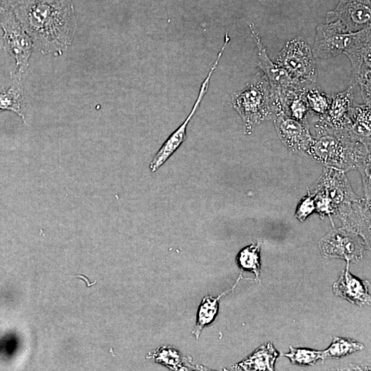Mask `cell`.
<instances>
[{"instance_id":"1","label":"cell","mask_w":371,"mask_h":371,"mask_svg":"<svg viewBox=\"0 0 371 371\" xmlns=\"http://www.w3.org/2000/svg\"><path fill=\"white\" fill-rule=\"evenodd\" d=\"M33 45L42 52H56L70 44L76 29L69 0H20L12 8Z\"/></svg>"},{"instance_id":"2","label":"cell","mask_w":371,"mask_h":371,"mask_svg":"<svg viewBox=\"0 0 371 371\" xmlns=\"http://www.w3.org/2000/svg\"><path fill=\"white\" fill-rule=\"evenodd\" d=\"M231 100L243 119L247 135L256 126L283 113L279 98L263 73H257L244 89L233 93Z\"/></svg>"},{"instance_id":"3","label":"cell","mask_w":371,"mask_h":371,"mask_svg":"<svg viewBox=\"0 0 371 371\" xmlns=\"http://www.w3.org/2000/svg\"><path fill=\"white\" fill-rule=\"evenodd\" d=\"M276 63L301 87L308 89L317 81L315 57L310 45L302 37L287 41L278 55Z\"/></svg>"},{"instance_id":"4","label":"cell","mask_w":371,"mask_h":371,"mask_svg":"<svg viewBox=\"0 0 371 371\" xmlns=\"http://www.w3.org/2000/svg\"><path fill=\"white\" fill-rule=\"evenodd\" d=\"M352 66V84H358L365 102H370L371 93V30L370 27L355 33L354 38L344 52Z\"/></svg>"},{"instance_id":"5","label":"cell","mask_w":371,"mask_h":371,"mask_svg":"<svg viewBox=\"0 0 371 371\" xmlns=\"http://www.w3.org/2000/svg\"><path fill=\"white\" fill-rule=\"evenodd\" d=\"M0 25L3 30L5 48L16 60L15 78L20 79L28 65L33 43L21 27L12 9H7L3 12Z\"/></svg>"},{"instance_id":"6","label":"cell","mask_w":371,"mask_h":371,"mask_svg":"<svg viewBox=\"0 0 371 371\" xmlns=\"http://www.w3.org/2000/svg\"><path fill=\"white\" fill-rule=\"evenodd\" d=\"M326 23H332L344 33L371 27L370 0H339L337 7L327 12Z\"/></svg>"},{"instance_id":"7","label":"cell","mask_w":371,"mask_h":371,"mask_svg":"<svg viewBox=\"0 0 371 371\" xmlns=\"http://www.w3.org/2000/svg\"><path fill=\"white\" fill-rule=\"evenodd\" d=\"M225 48L226 45L223 44L216 56L214 63L212 65L207 77L201 84L197 99L188 116L164 142L159 150L157 152L153 159L150 161L149 168L152 172L157 170L171 157V155L178 149V148L186 139V129L188 123L193 117L194 113L196 111L205 94L208 90L211 76L216 69Z\"/></svg>"},{"instance_id":"8","label":"cell","mask_w":371,"mask_h":371,"mask_svg":"<svg viewBox=\"0 0 371 371\" xmlns=\"http://www.w3.org/2000/svg\"><path fill=\"white\" fill-rule=\"evenodd\" d=\"M249 29L257 49L256 65L267 78L273 91L280 100L286 91L292 87L301 86L295 83L284 69L269 58L260 34L254 23L249 24Z\"/></svg>"},{"instance_id":"9","label":"cell","mask_w":371,"mask_h":371,"mask_svg":"<svg viewBox=\"0 0 371 371\" xmlns=\"http://www.w3.org/2000/svg\"><path fill=\"white\" fill-rule=\"evenodd\" d=\"M355 32L344 33L332 23H319L317 26L312 52L315 58H331L346 50Z\"/></svg>"},{"instance_id":"10","label":"cell","mask_w":371,"mask_h":371,"mask_svg":"<svg viewBox=\"0 0 371 371\" xmlns=\"http://www.w3.org/2000/svg\"><path fill=\"white\" fill-rule=\"evenodd\" d=\"M274 126L281 140L293 151H304L313 144L306 121H298L281 113L276 116Z\"/></svg>"},{"instance_id":"11","label":"cell","mask_w":371,"mask_h":371,"mask_svg":"<svg viewBox=\"0 0 371 371\" xmlns=\"http://www.w3.org/2000/svg\"><path fill=\"white\" fill-rule=\"evenodd\" d=\"M355 85L332 96L328 111L321 119L322 122L336 129H348L350 124V115L353 103Z\"/></svg>"},{"instance_id":"12","label":"cell","mask_w":371,"mask_h":371,"mask_svg":"<svg viewBox=\"0 0 371 371\" xmlns=\"http://www.w3.org/2000/svg\"><path fill=\"white\" fill-rule=\"evenodd\" d=\"M348 269V267L334 284L335 294L359 306L370 304L369 282L353 276Z\"/></svg>"},{"instance_id":"13","label":"cell","mask_w":371,"mask_h":371,"mask_svg":"<svg viewBox=\"0 0 371 371\" xmlns=\"http://www.w3.org/2000/svg\"><path fill=\"white\" fill-rule=\"evenodd\" d=\"M321 247L325 255L347 260L357 258L362 251V244L357 237L342 232L329 234L322 241Z\"/></svg>"},{"instance_id":"14","label":"cell","mask_w":371,"mask_h":371,"mask_svg":"<svg viewBox=\"0 0 371 371\" xmlns=\"http://www.w3.org/2000/svg\"><path fill=\"white\" fill-rule=\"evenodd\" d=\"M278 353L271 343L260 346L245 359L232 367L235 370H273Z\"/></svg>"},{"instance_id":"15","label":"cell","mask_w":371,"mask_h":371,"mask_svg":"<svg viewBox=\"0 0 371 371\" xmlns=\"http://www.w3.org/2000/svg\"><path fill=\"white\" fill-rule=\"evenodd\" d=\"M147 357L153 359L155 362L166 366L171 370H190L197 368L190 363V359L168 346H161L150 352Z\"/></svg>"},{"instance_id":"16","label":"cell","mask_w":371,"mask_h":371,"mask_svg":"<svg viewBox=\"0 0 371 371\" xmlns=\"http://www.w3.org/2000/svg\"><path fill=\"white\" fill-rule=\"evenodd\" d=\"M233 289L230 290H233ZM230 290L223 292L217 297L206 295L203 298L199 306L196 324L192 331V334L196 339L199 337L202 330L214 320L218 311L219 300Z\"/></svg>"},{"instance_id":"17","label":"cell","mask_w":371,"mask_h":371,"mask_svg":"<svg viewBox=\"0 0 371 371\" xmlns=\"http://www.w3.org/2000/svg\"><path fill=\"white\" fill-rule=\"evenodd\" d=\"M5 110L16 113L25 123L26 108L20 79L15 80L9 89L0 91V112Z\"/></svg>"},{"instance_id":"18","label":"cell","mask_w":371,"mask_h":371,"mask_svg":"<svg viewBox=\"0 0 371 371\" xmlns=\"http://www.w3.org/2000/svg\"><path fill=\"white\" fill-rule=\"evenodd\" d=\"M347 130L360 137H370V102L352 106L350 124Z\"/></svg>"},{"instance_id":"19","label":"cell","mask_w":371,"mask_h":371,"mask_svg":"<svg viewBox=\"0 0 371 371\" xmlns=\"http://www.w3.org/2000/svg\"><path fill=\"white\" fill-rule=\"evenodd\" d=\"M260 244L254 243L241 249L236 256L238 266L242 270L253 272L256 278L260 269Z\"/></svg>"},{"instance_id":"20","label":"cell","mask_w":371,"mask_h":371,"mask_svg":"<svg viewBox=\"0 0 371 371\" xmlns=\"http://www.w3.org/2000/svg\"><path fill=\"white\" fill-rule=\"evenodd\" d=\"M363 346L349 339L335 337L331 345L324 351H322L321 359H337L361 350Z\"/></svg>"},{"instance_id":"21","label":"cell","mask_w":371,"mask_h":371,"mask_svg":"<svg viewBox=\"0 0 371 371\" xmlns=\"http://www.w3.org/2000/svg\"><path fill=\"white\" fill-rule=\"evenodd\" d=\"M306 97L309 110L319 115L321 117L328 111L332 101L331 95L314 86L306 90Z\"/></svg>"},{"instance_id":"22","label":"cell","mask_w":371,"mask_h":371,"mask_svg":"<svg viewBox=\"0 0 371 371\" xmlns=\"http://www.w3.org/2000/svg\"><path fill=\"white\" fill-rule=\"evenodd\" d=\"M322 351L307 348H295L290 347V352L284 356L290 359L293 364L312 365L321 359Z\"/></svg>"},{"instance_id":"23","label":"cell","mask_w":371,"mask_h":371,"mask_svg":"<svg viewBox=\"0 0 371 371\" xmlns=\"http://www.w3.org/2000/svg\"><path fill=\"white\" fill-rule=\"evenodd\" d=\"M314 200L311 197L304 199L296 211V217L304 221L315 208Z\"/></svg>"},{"instance_id":"24","label":"cell","mask_w":371,"mask_h":371,"mask_svg":"<svg viewBox=\"0 0 371 371\" xmlns=\"http://www.w3.org/2000/svg\"><path fill=\"white\" fill-rule=\"evenodd\" d=\"M5 6L8 9H12V7L20 0H2Z\"/></svg>"},{"instance_id":"25","label":"cell","mask_w":371,"mask_h":371,"mask_svg":"<svg viewBox=\"0 0 371 371\" xmlns=\"http://www.w3.org/2000/svg\"><path fill=\"white\" fill-rule=\"evenodd\" d=\"M5 10H7L4 8L3 3H2V1L1 0H0V19H1V14L3 13V12Z\"/></svg>"}]
</instances>
